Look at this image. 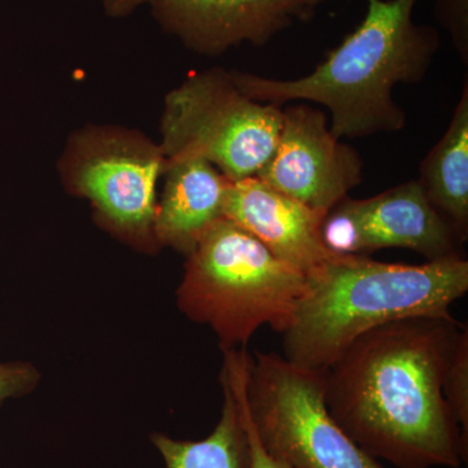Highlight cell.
Here are the masks:
<instances>
[{
	"label": "cell",
	"instance_id": "6da1fadb",
	"mask_svg": "<svg viewBox=\"0 0 468 468\" xmlns=\"http://www.w3.org/2000/svg\"><path fill=\"white\" fill-rule=\"evenodd\" d=\"M461 328L454 318H410L360 335L325 368L329 414L396 468H460L468 441L443 381Z\"/></svg>",
	"mask_w": 468,
	"mask_h": 468
},
{
	"label": "cell",
	"instance_id": "7a4b0ae2",
	"mask_svg": "<svg viewBox=\"0 0 468 468\" xmlns=\"http://www.w3.org/2000/svg\"><path fill=\"white\" fill-rule=\"evenodd\" d=\"M418 2L367 0L362 23L301 79L230 76L239 90L263 103L322 104L331 113L332 133L340 140L396 133L405 128L406 115L393 98L394 88L423 81L440 48L439 33L412 18Z\"/></svg>",
	"mask_w": 468,
	"mask_h": 468
},
{
	"label": "cell",
	"instance_id": "3957f363",
	"mask_svg": "<svg viewBox=\"0 0 468 468\" xmlns=\"http://www.w3.org/2000/svg\"><path fill=\"white\" fill-rule=\"evenodd\" d=\"M468 292L462 255L423 264L385 263L367 255H335L306 275L282 332L284 358L328 368L360 335L396 320L452 318Z\"/></svg>",
	"mask_w": 468,
	"mask_h": 468
},
{
	"label": "cell",
	"instance_id": "277c9868",
	"mask_svg": "<svg viewBox=\"0 0 468 468\" xmlns=\"http://www.w3.org/2000/svg\"><path fill=\"white\" fill-rule=\"evenodd\" d=\"M306 275L275 257L252 234L221 218L190 254L181 303L208 323L227 347L245 345L261 325L282 335Z\"/></svg>",
	"mask_w": 468,
	"mask_h": 468
},
{
	"label": "cell",
	"instance_id": "5b68a950",
	"mask_svg": "<svg viewBox=\"0 0 468 468\" xmlns=\"http://www.w3.org/2000/svg\"><path fill=\"white\" fill-rule=\"evenodd\" d=\"M282 109L252 100L218 70L190 77L169 92L163 155L207 160L229 181L257 176L275 150Z\"/></svg>",
	"mask_w": 468,
	"mask_h": 468
},
{
	"label": "cell",
	"instance_id": "8992f818",
	"mask_svg": "<svg viewBox=\"0 0 468 468\" xmlns=\"http://www.w3.org/2000/svg\"><path fill=\"white\" fill-rule=\"evenodd\" d=\"M246 399L261 445L277 460L300 468H387L329 414L325 368L257 351L249 362Z\"/></svg>",
	"mask_w": 468,
	"mask_h": 468
},
{
	"label": "cell",
	"instance_id": "52a82bcc",
	"mask_svg": "<svg viewBox=\"0 0 468 468\" xmlns=\"http://www.w3.org/2000/svg\"><path fill=\"white\" fill-rule=\"evenodd\" d=\"M322 237L335 255L368 257L383 249H406L427 261L462 255V243L428 201L418 180L371 198L346 197L325 215Z\"/></svg>",
	"mask_w": 468,
	"mask_h": 468
},
{
	"label": "cell",
	"instance_id": "ba28073f",
	"mask_svg": "<svg viewBox=\"0 0 468 468\" xmlns=\"http://www.w3.org/2000/svg\"><path fill=\"white\" fill-rule=\"evenodd\" d=\"M257 177L295 201L328 212L362 183L363 160L332 133L323 111L292 104L282 110L279 141Z\"/></svg>",
	"mask_w": 468,
	"mask_h": 468
},
{
	"label": "cell",
	"instance_id": "9c48e42d",
	"mask_svg": "<svg viewBox=\"0 0 468 468\" xmlns=\"http://www.w3.org/2000/svg\"><path fill=\"white\" fill-rule=\"evenodd\" d=\"M165 168L153 144L101 135L82 147L75 183L117 226L144 230L155 220V184Z\"/></svg>",
	"mask_w": 468,
	"mask_h": 468
},
{
	"label": "cell",
	"instance_id": "30bf717a",
	"mask_svg": "<svg viewBox=\"0 0 468 468\" xmlns=\"http://www.w3.org/2000/svg\"><path fill=\"white\" fill-rule=\"evenodd\" d=\"M168 32L201 54L217 55L250 42L263 46L313 9L302 0H153Z\"/></svg>",
	"mask_w": 468,
	"mask_h": 468
},
{
	"label": "cell",
	"instance_id": "8fae6325",
	"mask_svg": "<svg viewBox=\"0 0 468 468\" xmlns=\"http://www.w3.org/2000/svg\"><path fill=\"white\" fill-rule=\"evenodd\" d=\"M326 214L277 192L257 176L230 181L223 208L224 218L304 275L335 255L323 242Z\"/></svg>",
	"mask_w": 468,
	"mask_h": 468
},
{
	"label": "cell",
	"instance_id": "7c38bea8",
	"mask_svg": "<svg viewBox=\"0 0 468 468\" xmlns=\"http://www.w3.org/2000/svg\"><path fill=\"white\" fill-rule=\"evenodd\" d=\"M167 184L155 214L163 242L192 254L209 228L223 217L230 181L207 160L169 159Z\"/></svg>",
	"mask_w": 468,
	"mask_h": 468
},
{
	"label": "cell",
	"instance_id": "4fadbf2b",
	"mask_svg": "<svg viewBox=\"0 0 468 468\" xmlns=\"http://www.w3.org/2000/svg\"><path fill=\"white\" fill-rule=\"evenodd\" d=\"M418 183L458 241L468 237V82L451 124L420 165Z\"/></svg>",
	"mask_w": 468,
	"mask_h": 468
},
{
	"label": "cell",
	"instance_id": "5bb4252c",
	"mask_svg": "<svg viewBox=\"0 0 468 468\" xmlns=\"http://www.w3.org/2000/svg\"><path fill=\"white\" fill-rule=\"evenodd\" d=\"M224 406L214 432L201 441H177L155 435L153 441L165 468H249V443L239 403L223 374Z\"/></svg>",
	"mask_w": 468,
	"mask_h": 468
},
{
	"label": "cell",
	"instance_id": "9a60e30c",
	"mask_svg": "<svg viewBox=\"0 0 468 468\" xmlns=\"http://www.w3.org/2000/svg\"><path fill=\"white\" fill-rule=\"evenodd\" d=\"M249 362L250 356L246 351H228L224 375L229 381L234 397L239 403V415H241L243 430L249 443V468H300L292 466L288 462L277 460L261 445L260 437L255 432L250 412H249L248 399H246V381H248Z\"/></svg>",
	"mask_w": 468,
	"mask_h": 468
},
{
	"label": "cell",
	"instance_id": "2e32d148",
	"mask_svg": "<svg viewBox=\"0 0 468 468\" xmlns=\"http://www.w3.org/2000/svg\"><path fill=\"white\" fill-rule=\"evenodd\" d=\"M443 396L448 402L452 417L457 421L468 441V329L462 325L454 353H452L445 381H443Z\"/></svg>",
	"mask_w": 468,
	"mask_h": 468
},
{
	"label": "cell",
	"instance_id": "e0dca14e",
	"mask_svg": "<svg viewBox=\"0 0 468 468\" xmlns=\"http://www.w3.org/2000/svg\"><path fill=\"white\" fill-rule=\"evenodd\" d=\"M468 0H439L437 18L451 33L455 48L460 52L462 60H468Z\"/></svg>",
	"mask_w": 468,
	"mask_h": 468
},
{
	"label": "cell",
	"instance_id": "ac0fdd59",
	"mask_svg": "<svg viewBox=\"0 0 468 468\" xmlns=\"http://www.w3.org/2000/svg\"><path fill=\"white\" fill-rule=\"evenodd\" d=\"M32 380V374L24 366L0 363V403L20 393Z\"/></svg>",
	"mask_w": 468,
	"mask_h": 468
},
{
	"label": "cell",
	"instance_id": "d6986e66",
	"mask_svg": "<svg viewBox=\"0 0 468 468\" xmlns=\"http://www.w3.org/2000/svg\"><path fill=\"white\" fill-rule=\"evenodd\" d=\"M153 0H103L104 8L111 16H125L144 3Z\"/></svg>",
	"mask_w": 468,
	"mask_h": 468
},
{
	"label": "cell",
	"instance_id": "ffe728a7",
	"mask_svg": "<svg viewBox=\"0 0 468 468\" xmlns=\"http://www.w3.org/2000/svg\"><path fill=\"white\" fill-rule=\"evenodd\" d=\"M302 2H303L310 9H314L316 5H320V3L324 2V0H302Z\"/></svg>",
	"mask_w": 468,
	"mask_h": 468
}]
</instances>
